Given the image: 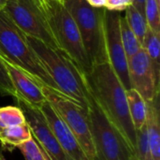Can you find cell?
<instances>
[{
  "label": "cell",
  "mask_w": 160,
  "mask_h": 160,
  "mask_svg": "<svg viewBox=\"0 0 160 160\" xmlns=\"http://www.w3.org/2000/svg\"><path fill=\"white\" fill-rule=\"evenodd\" d=\"M88 4L96 8H104L107 0H86Z\"/></svg>",
  "instance_id": "cell-27"
},
{
  "label": "cell",
  "mask_w": 160,
  "mask_h": 160,
  "mask_svg": "<svg viewBox=\"0 0 160 160\" xmlns=\"http://www.w3.org/2000/svg\"><path fill=\"white\" fill-rule=\"evenodd\" d=\"M0 160H6L4 154H3V151H2V148H0Z\"/></svg>",
  "instance_id": "cell-29"
},
{
  "label": "cell",
  "mask_w": 160,
  "mask_h": 160,
  "mask_svg": "<svg viewBox=\"0 0 160 160\" xmlns=\"http://www.w3.org/2000/svg\"><path fill=\"white\" fill-rule=\"evenodd\" d=\"M125 10H126L125 19L128 26L133 31V33L135 34L141 44L142 45L146 32L148 30V25L145 20V16L142 15L133 5L128 6Z\"/></svg>",
  "instance_id": "cell-18"
},
{
  "label": "cell",
  "mask_w": 160,
  "mask_h": 160,
  "mask_svg": "<svg viewBox=\"0 0 160 160\" xmlns=\"http://www.w3.org/2000/svg\"><path fill=\"white\" fill-rule=\"evenodd\" d=\"M41 90L46 100L75 135L86 158L89 160L96 159L88 124L87 108L81 106L62 93L45 85L41 84Z\"/></svg>",
  "instance_id": "cell-7"
},
{
  "label": "cell",
  "mask_w": 160,
  "mask_h": 160,
  "mask_svg": "<svg viewBox=\"0 0 160 160\" xmlns=\"http://www.w3.org/2000/svg\"><path fill=\"white\" fill-rule=\"evenodd\" d=\"M135 156L139 160H153L146 124L136 130V150Z\"/></svg>",
  "instance_id": "cell-21"
},
{
  "label": "cell",
  "mask_w": 160,
  "mask_h": 160,
  "mask_svg": "<svg viewBox=\"0 0 160 160\" xmlns=\"http://www.w3.org/2000/svg\"><path fill=\"white\" fill-rule=\"evenodd\" d=\"M145 1L146 0H134L132 5L142 14L144 15V7H145Z\"/></svg>",
  "instance_id": "cell-26"
},
{
  "label": "cell",
  "mask_w": 160,
  "mask_h": 160,
  "mask_svg": "<svg viewBox=\"0 0 160 160\" xmlns=\"http://www.w3.org/2000/svg\"><path fill=\"white\" fill-rule=\"evenodd\" d=\"M14 99L22 111L26 123L31 130L32 138L38 144L49 160H70L52 134L39 109L27 104L22 98Z\"/></svg>",
  "instance_id": "cell-9"
},
{
  "label": "cell",
  "mask_w": 160,
  "mask_h": 160,
  "mask_svg": "<svg viewBox=\"0 0 160 160\" xmlns=\"http://www.w3.org/2000/svg\"><path fill=\"white\" fill-rule=\"evenodd\" d=\"M3 60L16 91V97L22 98L30 106L39 109L47 101L41 90V84L24 70L4 58Z\"/></svg>",
  "instance_id": "cell-13"
},
{
  "label": "cell",
  "mask_w": 160,
  "mask_h": 160,
  "mask_svg": "<svg viewBox=\"0 0 160 160\" xmlns=\"http://www.w3.org/2000/svg\"><path fill=\"white\" fill-rule=\"evenodd\" d=\"M160 2L158 0H146L144 16L148 28L160 35Z\"/></svg>",
  "instance_id": "cell-22"
},
{
  "label": "cell",
  "mask_w": 160,
  "mask_h": 160,
  "mask_svg": "<svg viewBox=\"0 0 160 160\" xmlns=\"http://www.w3.org/2000/svg\"><path fill=\"white\" fill-rule=\"evenodd\" d=\"M0 55L27 72L40 84L58 91L54 82L28 43L27 36L0 8Z\"/></svg>",
  "instance_id": "cell-3"
},
{
  "label": "cell",
  "mask_w": 160,
  "mask_h": 160,
  "mask_svg": "<svg viewBox=\"0 0 160 160\" xmlns=\"http://www.w3.org/2000/svg\"><path fill=\"white\" fill-rule=\"evenodd\" d=\"M128 72L131 87L146 102L159 97V78L154 72L149 57L143 48L128 59Z\"/></svg>",
  "instance_id": "cell-11"
},
{
  "label": "cell",
  "mask_w": 160,
  "mask_h": 160,
  "mask_svg": "<svg viewBox=\"0 0 160 160\" xmlns=\"http://www.w3.org/2000/svg\"><path fill=\"white\" fill-rule=\"evenodd\" d=\"M31 138L32 134L27 123L0 129V142L2 148L8 151H12L14 148L27 142Z\"/></svg>",
  "instance_id": "cell-15"
},
{
  "label": "cell",
  "mask_w": 160,
  "mask_h": 160,
  "mask_svg": "<svg viewBox=\"0 0 160 160\" xmlns=\"http://www.w3.org/2000/svg\"><path fill=\"white\" fill-rule=\"evenodd\" d=\"M90 134L97 160H130L135 156L120 131L92 98L87 106Z\"/></svg>",
  "instance_id": "cell-6"
},
{
  "label": "cell",
  "mask_w": 160,
  "mask_h": 160,
  "mask_svg": "<svg viewBox=\"0 0 160 160\" xmlns=\"http://www.w3.org/2000/svg\"><path fill=\"white\" fill-rule=\"evenodd\" d=\"M158 1H159V2H160V0H158Z\"/></svg>",
  "instance_id": "cell-31"
},
{
  "label": "cell",
  "mask_w": 160,
  "mask_h": 160,
  "mask_svg": "<svg viewBox=\"0 0 160 160\" xmlns=\"http://www.w3.org/2000/svg\"><path fill=\"white\" fill-rule=\"evenodd\" d=\"M130 160H139V159H138V158H136V156H133V157H132V158H131Z\"/></svg>",
  "instance_id": "cell-30"
},
{
  "label": "cell",
  "mask_w": 160,
  "mask_h": 160,
  "mask_svg": "<svg viewBox=\"0 0 160 160\" xmlns=\"http://www.w3.org/2000/svg\"><path fill=\"white\" fill-rule=\"evenodd\" d=\"M126 94L130 118L135 130H138L146 124L147 103L143 98L133 88L127 90Z\"/></svg>",
  "instance_id": "cell-16"
},
{
  "label": "cell",
  "mask_w": 160,
  "mask_h": 160,
  "mask_svg": "<svg viewBox=\"0 0 160 160\" xmlns=\"http://www.w3.org/2000/svg\"><path fill=\"white\" fill-rule=\"evenodd\" d=\"M159 34H157L155 32H153L152 30H150L148 28L144 40H143V44H142V48L145 50L150 63L152 65V68L154 69V72L156 74V76L160 79V61H159V55H160V40Z\"/></svg>",
  "instance_id": "cell-17"
},
{
  "label": "cell",
  "mask_w": 160,
  "mask_h": 160,
  "mask_svg": "<svg viewBox=\"0 0 160 160\" xmlns=\"http://www.w3.org/2000/svg\"><path fill=\"white\" fill-rule=\"evenodd\" d=\"M43 12L59 50L66 52L83 74L92 64L86 54L78 26L62 0H36Z\"/></svg>",
  "instance_id": "cell-4"
},
{
  "label": "cell",
  "mask_w": 160,
  "mask_h": 160,
  "mask_svg": "<svg viewBox=\"0 0 160 160\" xmlns=\"http://www.w3.org/2000/svg\"><path fill=\"white\" fill-rule=\"evenodd\" d=\"M28 37L58 49L47 20L36 0H8L2 8Z\"/></svg>",
  "instance_id": "cell-8"
},
{
  "label": "cell",
  "mask_w": 160,
  "mask_h": 160,
  "mask_svg": "<svg viewBox=\"0 0 160 160\" xmlns=\"http://www.w3.org/2000/svg\"><path fill=\"white\" fill-rule=\"evenodd\" d=\"M18 148L25 160H49L33 138L19 145Z\"/></svg>",
  "instance_id": "cell-23"
},
{
  "label": "cell",
  "mask_w": 160,
  "mask_h": 160,
  "mask_svg": "<svg viewBox=\"0 0 160 160\" xmlns=\"http://www.w3.org/2000/svg\"><path fill=\"white\" fill-rule=\"evenodd\" d=\"M8 0H0V8H3V7L5 6V4L7 3Z\"/></svg>",
  "instance_id": "cell-28"
},
{
  "label": "cell",
  "mask_w": 160,
  "mask_h": 160,
  "mask_svg": "<svg viewBox=\"0 0 160 160\" xmlns=\"http://www.w3.org/2000/svg\"><path fill=\"white\" fill-rule=\"evenodd\" d=\"M134 0H107L104 8L107 10L112 11H122L125 10L128 6L132 5Z\"/></svg>",
  "instance_id": "cell-25"
},
{
  "label": "cell",
  "mask_w": 160,
  "mask_h": 160,
  "mask_svg": "<svg viewBox=\"0 0 160 160\" xmlns=\"http://www.w3.org/2000/svg\"><path fill=\"white\" fill-rule=\"evenodd\" d=\"M27 40L59 92L87 108L91 95L84 74L74 61L63 51L51 48L38 39L27 36Z\"/></svg>",
  "instance_id": "cell-2"
},
{
  "label": "cell",
  "mask_w": 160,
  "mask_h": 160,
  "mask_svg": "<svg viewBox=\"0 0 160 160\" xmlns=\"http://www.w3.org/2000/svg\"><path fill=\"white\" fill-rule=\"evenodd\" d=\"M39 110L42 112L55 139L57 140L67 156L69 158V159L89 160L86 158L75 135L72 133L67 124L61 119V117L56 113V112L52 109L49 102L46 101L39 108Z\"/></svg>",
  "instance_id": "cell-12"
},
{
  "label": "cell",
  "mask_w": 160,
  "mask_h": 160,
  "mask_svg": "<svg viewBox=\"0 0 160 160\" xmlns=\"http://www.w3.org/2000/svg\"><path fill=\"white\" fill-rule=\"evenodd\" d=\"M147 103L146 128L153 160H160L159 97Z\"/></svg>",
  "instance_id": "cell-14"
},
{
  "label": "cell",
  "mask_w": 160,
  "mask_h": 160,
  "mask_svg": "<svg viewBox=\"0 0 160 160\" xmlns=\"http://www.w3.org/2000/svg\"><path fill=\"white\" fill-rule=\"evenodd\" d=\"M0 96H10L15 98L16 91L9 77L7 67L0 55Z\"/></svg>",
  "instance_id": "cell-24"
},
{
  "label": "cell",
  "mask_w": 160,
  "mask_h": 160,
  "mask_svg": "<svg viewBox=\"0 0 160 160\" xmlns=\"http://www.w3.org/2000/svg\"><path fill=\"white\" fill-rule=\"evenodd\" d=\"M120 17L118 11L105 12V38L108 62L127 90L131 89L128 72V60L126 55L120 36Z\"/></svg>",
  "instance_id": "cell-10"
},
{
  "label": "cell",
  "mask_w": 160,
  "mask_h": 160,
  "mask_svg": "<svg viewBox=\"0 0 160 160\" xmlns=\"http://www.w3.org/2000/svg\"><path fill=\"white\" fill-rule=\"evenodd\" d=\"M84 78L90 95L135 154L136 130L130 118L126 89L110 63L93 65L91 70L84 74Z\"/></svg>",
  "instance_id": "cell-1"
},
{
  "label": "cell",
  "mask_w": 160,
  "mask_h": 160,
  "mask_svg": "<svg viewBox=\"0 0 160 160\" xmlns=\"http://www.w3.org/2000/svg\"><path fill=\"white\" fill-rule=\"evenodd\" d=\"M120 36H121V40L123 43V47L126 52V55L128 57V60L134 56L142 48V45L133 33V31L130 29L128 26L125 17L121 16L120 17Z\"/></svg>",
  "instance_id": "cell-19"
},
{
  "label": "cell",
  "mask_w": 160,
  "mask_h": 160,
  "mask_svg": "<svg viewBox=\"0 0 160 160\" xmlns=\"http://www.w3.org/2000/svg\"><path fill=\"white\" fill-rule=\"evenodd\" d=\"M73 17L92 64L108 62L105 38V8H96L86 0H62Z\"/></svg>",
  "instance_id": "cell-5"
},
{
  "label": "cell",
  "mask_w": 160,
  "mask_h": 160,
  "mask_svg": "<svg viewBox=\"0 0 160 160\" xmlns=\"http://www.w3.org/2000/svg\"><path fill=\"white\" fill-rule=\"evenodd\" d=\"M25 123L26 120L23 112L18 106H7L0 108V129Z\"/></svg>",
  "instance_id": "cell-20"
},
{
  "label": "cell",
  "mask_w": 160,
  "mask_h": 160,
  "mask_svg": "<svg viewBox=\"0 0 160 160\" xmlns=\"http://www.w3.org/2000/svg\"><path fill=\"white\" fill-rule=\"evenodd\" d=\"M95 160H97V159H95Z\"/></svg>",
  "instance_id": "cell-32"
}]
</instances>
